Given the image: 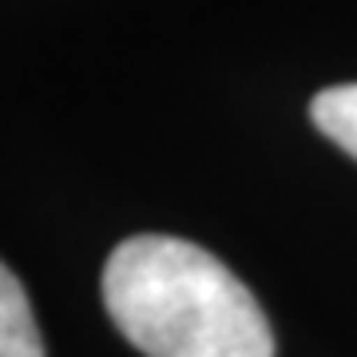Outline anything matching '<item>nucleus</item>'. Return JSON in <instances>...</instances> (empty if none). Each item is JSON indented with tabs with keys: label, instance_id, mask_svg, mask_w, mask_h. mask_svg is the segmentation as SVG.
<instances>
[{
	"label": "nucleus",
	"instance_id": "obj_1",
	"mask_svg": "<svg viewBox=\"0 0 357 357\" xmlns=\"http://www.w3.org/2000/svg\"><path fill=\"white\" fill-rule=\"evenodd\" d=\"M103 306L143 357H274L258 298L187 238L119 243L103 266Z\"/></svg>",
	"mask_w": 357,
	"mask_h": 357
},
{
	"label": "nucleus",
	"instance_id": "obj_2",
	"mask_svg": "<svg viewBox=\"0 0 357 357\" xmlns=\"http://www.w3.org/2000/svg\"><path fill=\"white\" fill-rule=\"evenodd\" d=\"M0 357H44L28 294L4 262H0Z\"/></svg>",
	"mask_w": 357,
	"mask_h": 357
},
{
	"label": "nucleus",
	"instance_id": "obj_3",
	"mask_svg": "<svg viewBox=\"0 0 357 357\" xmlns=\"http://www.w3.org/2000/svg\"><path fill=\"white\" fill-rule=\"evenodd\" d=\"M310 119L326 139H333L345 155L357 159V84H337V88L318 91L310 103Z\"/></svg>",
	"mask_w": 357,
	"mask_h": 357
}]
</instances>
